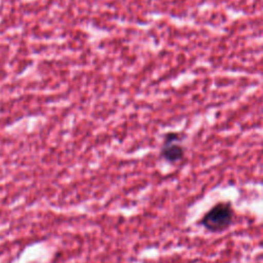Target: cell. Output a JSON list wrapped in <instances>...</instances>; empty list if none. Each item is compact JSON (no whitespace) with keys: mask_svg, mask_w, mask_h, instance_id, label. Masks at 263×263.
Wrapping results in <instances>:
<instances>
[{"mask_svg":"<svg viewBox=\"0 0 263 263\" xmlns=\"http://www.w3.org/2000/svg\"><path fill=\"white\" fill-rule=\"evenodd\" d=\"M235 212L230 201H220L212 206L200 219L199 224L210 232L220 233L233 223Z\"/></svg>","mask_w":263,"mask_h":263,"instance_id":"1","label":"cell"},{"mask_svg":"<svg viewBox=\"0 0 263 263\" xmlns=\"http://www.w3.org/2000/svg\"><path fill=\"white\" fill-rule=\"evenodd\" d=\"M180 141L181 136L178 133H167L164 136L160 155L165 161L176 163L184 158L185 151L183 146L180 144Z\"/></svg>","mask_w":263,"mask_h":263,"instance_id":"2","label":"cell"}]
</instances>
